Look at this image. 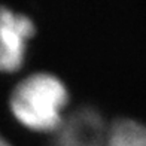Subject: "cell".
Here are the masks:
<instances>
[{"label": "cell", "instance_id": "3", "mask_svg": "<svg viewBox=\"0 0 146 146\" xmlns=\"http://www.w3.org/2000/svg\"><path fill=\"white\" fill-rule=\"evenodd\" d=\"M109 127L102 112L94 106L76 108L52 133L49 146H104Z\"/></svg>", "mask_w": 146, "mask_h": 146}, {"label": "cell", "instance_id": "1", "mask_svg": "<svg viewBox=\"0 0 146 146\" xmlns=\"http://www.w3.org/2000/svg\"><path fill=\"white\" fill-rule=\"evenodd\" d=\"M69 90L54 73L35 72L23 78L9 96V109L23 127L54 133L64 118Z\"/></svg>", "mask_w": 146, "mask_h": 146}, {"label": "cell", "instance_id": "5", "mask_svg": "<svg viewBox=\"0 0 146 146\" xmlns=\"http://www.w3.org/2000/svg\"><path fill=\"white\" fill-rule=\"evenodd\" d=\"M0 146H12V145L9 143V140L2 134V133H0Z\"/></svg>", "mask_w": 146, "mask_h": 146}, {"label": "cell", "instance_id": "2", "mask_svg": "<svg viewBox=\"0 0 146 146\" xmlns=\"http://www.w3.org/2000/svg\"><path fill=\"white\" fill-rule=\"evenodd\" d=\"M36 25L30 15L0 6V73L21 67Z\"/></svg>", "mask_w": 146, "mask_h": 146}, {"label": "cell", "instance_id": "4", "mask_svg": "<svg viewBox=\"0 0 146 146\" xmlns=\"http://www.w3.org/2000/svg\"><path fill=\"white\" fill-rule=\"evenodd\" d=\"M104 146H146V124L119 118L109 125Z\"/></svg>", "mask_w": 146, "mask_h": 146}]
</instances>
